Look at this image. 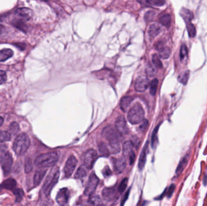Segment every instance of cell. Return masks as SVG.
Returning <instances> with one entry per match:
<instances>
[{
  "label": "cell",
  "instance_id": "obj_1",
  "mask_svg": "<svg viewBox=\"0 0 207 206\" xmlns=\"http://www.w3.org/2000/svg\"><path fill=\"white\" fill-rule=\"evenodd\" d=\"M103 135L108 140L112 154H117L120 152V142L121 134L112 126H107L103 130Z\"/></svg>",
  "mask_w": 207,
  "mask_h": 206
},
{
  "label": "cell",
  "instance_id": "obj_2",
  "mask_svg": "<svg viewBox=\"0 0 207 206\" xmlns=\"http://www.w3.org/2000/svg\"><path fill=\"white\" fill-rule=\"evenodd\" d=\"M59 158L58 152H52L41 155L35 161V164L39 168L53 167Z\"/></svg>",
  "mask_w": 207,
  "mask_h": 206
},
{
  "label": "cell",
  "instance_id": "obj_3",
  "mask_svg": "<svg viewBox=\"0 0 207 206\" xmlns=\"http://www.w3.org/2000/svg\"><path fill=\"white\" fill-rule=\"evenodd\" d=\"M60 175V171L58 167H53L47 177L43 184L42 191L46 196H49L53 187L57 184Z\"/></svg>",
  "mask_w": 207,
  "mask_h": 206
},
{
  "label": "cell",
  "instance_id": "obj_4",
  "mask_svg": "<svg viewBox=\"0 0 207 206\" xmlns=\"http://www.w3.org/2000/svg\"><path fill=\"white\" fill-rule=\"evenodd\" d=\"M30 144V139L25 133L20 134L13 143V149L16 154L23 155L28 150Z\"/></svg>",
  "mask_w": 207,
  "mask_h": 206
},
{
  "label": "cell",
  "instance_id": "obj_5",
  "mask_svg": "<svg viewBox=\"0 0 207 206\" xmlns=\"http://www.w3.org/2000/svg\"><path fill=\"white\" fill-rule=\"evenodd\" d=\"M144 116L145 112L142 106L139 103H136L130 108L127 118L130 123L136 125L143 122Z\"/></svg>",
  "mask_w": 207,
  "mask_h": 206
},
{
  "label": "cell",
  "instance_id": "obj_6",
  "mask_svg": "<svg viewBox=\"0 0 207 206\" xmlns=\"http://www.w3.org/2000/svg\"><path fill=\"white\" fill-rule=\"evenodd\" d=\"M98 158V154L94 149L87 150L82 155V160L83 165L87 169H91L93 168L95 162Z\"/></svg>",
  "mask_w": 207,
  "mask_h": 206
},
{
  "label": "cell",
  "instance_id": "obj_7",
  "mask_svg": "<svg viewBox=\"0 0 207 206\" xmlns=\"http://www.w3.org/2000/svg\"><path fill=\"white\" fill-rule=\"evenodd\" d=\"M99 184V179L95 173L91 174L84 190V195L90 196L95 192Z\"/></svg>",
  "mask_w": 207,
  "mask_h": 206
},
{
  "label": "cell",
  "instance_id": "obj_8",
  "mask_svg": "<svg viewBox=\"0 0 207 206\" xmlns=\"http://www.w3.org/2000/svg\"><path fill=\"white\" fill-rule=\"evenodd\" d=\"M123 154L124 157L127 158L130 164H133L135 160V154L133 151V143L131 141H127L123 144Z\"/></svg>",
  "mask_w": 207,
  "mask_h": 206
},
{
  "label": "cell",
  "instance_id": "obj_9",
  "mask_svg": "<svg viewBox=\"0 0 207 206\" xmlns=\"http://www.w3.org/2000/svg\"><path fill=\"white\" fill-rule=\"evenodd\" d=\"M77 163L78 160L75 156L71 155L69 157L65 165L64 174L65 177L68 178L72 176L77 165Z\"/></svg>",
  "mask_w": 207,
  "mask_h": 206
},
{
  "label": "cell",
  "instance_id": "obj_10",
  "mask_svg": "<svg viewBox=\"0 0 207 206\" xmlns=\"http://www.w3.org/2000/svg\"><path fill=\"white\" fill-rule=\"evenodd\" d=\"M4 175H7L11 170L13 165V159L11 154L7 152L0 161Z\"/></svg>",
  "mask_w": 207,
  "mask_h": 206
},
{
  "label": "cell",
  "instance_id": "obj_11",
  "mask_svg": "<svg viewBox=\"0 0 207 206\" xmlns=\"http://www.w3.org/2000/svg\"><path fill=\"white\" fill-rule=\"evenodd\" d=\"M115 125L116 129L121 135H127L129 133V129L124 116H119L117 118Z\"/></svg>",
  "mask_w": 207,
  "mask_h": 206
},
{
  "label": "cell",
  "instance_id": "obj_12",
  "mask_svg": "<svg viewBox=\"0 0 207 206\" xmlns=\"http://www.w3.org/2000/svg\"><path fill=\"white\" fill-rule=\"evenodd\" d=\"M69 191L67 188H63L59 190L56 198L58 204L60 206H65L67 204L69 200Z\"/></svg>",
  "mask_w": 207,
  "mask_h": 206
},
{
  "label": "cell",
  "instance_id": "obj_13",
  "mask_svg": "<svg viewBox=\"0 0 207 206\" xmlns=\"http://www.w3.org/2000/svg\"><path fill=\"white\" fill-rule=\"evenodd\" d=\"M148 85V79L144 76H141L137 78L134 84V88L138 92H143L147 89Z\"/></svg>",
  "mask_w": 207,
  "mask_h": 206
},
{
  "label": "cell",
  "instance_id": "obj_14",
  "mask_svg": "<svg viewBox=\"0 0 207 206\" xmlns=\"http://www.w3.org/2000/svg\"><path fill=\"white\" fill-rule=\"evenodd\" d=\"M103 199L107 201L111 202L117 198V192L116 188L115 187H106L103 191Z\"/></svg>",
  "mask_w": 207,
  "mask_h": 206
},
{
  "label": "cell",
  "instance_id": "obj_15",
  "mask_svg": "<svg viewBox=\"0 0 207 206\" xmlns=\"http://www.w3.org/2000/svg\"><path fill=\"white\" fill-rule=\"evenodd\" d=\"M156 49L159 52V57L161 58L162 59H168L170 57V54H171L170 49L167 47L164 46L162 42H160L157 43L156 44Z\"/></svg>",
  "mask_w": 207,
  "mask_h": 206
},
{
  "label": "cell",
  "instance_id": "obj_16",
  "mask_svg": "<svg viewBox=\"0 0 207 206\" xmlns=\"http://www.w3.org/2000/svg\"><path fill=\"white\" fill-rule=\"evenodd\" d=\"M126 159L125 157H120L115 159L114 161V170L117 174L122 173L126 167Z\"/></svg>",
  "mask_w": 207,
  "mask_h": 206
},
{
  "label": "cell",
  "instance_id": "obj_17",
  "mask_svg": "<svg viewBox=\"0 0 207 206\" xmlns=\"http://www.w3.org/2000/svg\"><path fill=\"white\" fill-rule=\"evenodd\" d=\"M47 170V168H39L35 172L34 175V185L35 186H38L41 182L43 178L44 177L46 172Z\"/></svg>",
  "mask_w": 207,
  "mask_h": 206
},
{
  "label": "cell",
  "instance_id": "obj_18",
  "mask_svg": "<svg viewBox=\"0 0 207 206\" xmlns=\"http://www.w3.org/2000/svg\"><path fill=\"white\" fill-rule=\"evenodd\" d=\"M16 13L17 14L18 16H20L23 19L29 20L32 18L33 13H32V10L29 8L21 7V8H18L16 10Z\"/></svg>",
  "mask_w": 207,
  "mask_h": 206
},
{
  "label": "cell",
  "instance_id": "obj_19",
  "mask_svg": "<svg viewBox=\"0 0 207 206\" xmlns=\"http://www.w3.org/2000/svg\"><path fill=\"white\" fill-rule=\"evenodd\" d=\"M148 146V143L145 144L141 154L140 155L139 159V163H138V168L140 170H142L145 165L146 160H147V146Z\"/></svg>",
  "mask_w": 207,
  "mask_h": 206
},
{
  "label": "cell",
  "instance_id": "obj_20",
  "mask_svg": "<svg viewBox=\"0 0 207 206\" xmlns=\"http://www.w3.org/2000/svg\"><path fill=\"white\" fill-rule=\"evenodd\" d=\"M142 5L162 6L165 4V0H137Z\"/></svg>",
  "mask_w": 207,
  "mask_h": 206
},
{
  "label": "cell",
  "instance_id": "obj_21",
  "mask_svg": "<svg viewBox=\"0 0 207 206\" xmlns=\"http://www.w3.org/2000/svg\"><path fill=\"white\" fill-rule=\"evenodd\" d=\"M132 101L133 97L131 96H125L121 99L120 102V108L122 111L126 112L127 111Z\"/></svg>",
  "mask_w": 207,
  "mask_h": 206
},
{
  "label": "cell",
  "instance_id": "obj_22",
  "mask_svg": "<svg viewBox=\"0 0 207 206\" xmlns=\"http://www.w3.org/2000/svg\"><path fill=\"white\" fill-rule=\"evenodd\" d=\"M162 28L160 25L157 24H153L150 27L148 30V35L151 38H154L157 36L161 32Z\"/></svg>",
  "mask_w": 207,
  "mask_h": 206
},
{
  "label": "cell",
  "instance_id": "obj_23",
  "mask_svg": "<svg viewBox=\"0 0 207 206\" xmlns=\"http://www.w3.org/2000/svg\"><path fill=\"white\" fill-rule=\"evenodd\" d=\"M16 186V182L13 178H8L4 181L1 185V187L2 188L12 191L15 189Z\"/></svg>",
  "mask_w": 207,
  "mask_h": 206
},
{
  "label": "cell",
  "instance_id": "obj_24",
  "mask_svg": "<svg viewBox=\"0 0 207 206\" xmlns=\"http://www.w3.org/2000/svg\"><path fill=\"white\" fill-rule=\"evenodd\" d=\"M13 52L12 50L5 49L0 50V62H4L13 56Z\"/></svg>",
  "mask_w": 207,
  "mask_h": 206
},
{
  "label": "cell",
  "instance_id": "obj_25",
  "mask_svg": "<svg viewBox=\"0 0 207 206\" xmlns=\"http://www.w3.org/2000/svg\"><path fill=\"white\" fill-rule=\"evenodd\" d=\"M11 24H12V26H14L15 27H16V28L19 29L20 30L26 33L27 30V26H26V24L24 23V22L21 20V19H15L12 20V21L11 22Z\"/></svg>",
  "mask_w": 207,
  "mask_h": 206
},
{
  "label": "cell",
  "instance_id": "obj_26",
  "mask_svg": "<svg viewBox=\"0 0 207 206\" xmlns=\"http://www.w3.org/2000/svg\"><path fill=\"white\" fill-rule=\"evenodd\" d=\"M181 16L185 23L192 21L193 18V14L190 11L185 8H182L181 11Z\"/></svg>",
  "mask_w": 207,
  "mask_h": 206
},
{
  "label": "cell",
  "instance_id": "obj_27",
  "mask_svg": "<svg viewBox=\"0 0 207 206\" xmlns=\"http://www.w3.org/2000/svg\"><path fill=\"white\" fill-rule=\"evenodd\" d=\"M171 16L169 14H164L161 15L159 18V23L162 25V26L169 28L170 26L171 25Z\"/></svg>",
  "mask_w": 207,
  "mask_h": 206
},
{
  "label": "cell",
  "instance_id": "obj_28",
  "mask_svg": "<svg viewBox=\"0 0 207 206\" xmlns=\"http://www.w3.org/2000/svg\"><path fill=\"white\" fill-rule=\"evenodd\" d=\"M188 158L187 156H185L184 157H183L182 158L180 163H179L178 167H177V169H176V175H179L183 171V170L184 169V168H185V166H187V163H188Z\"/></svg>",
  "mask_w": 207,
  "mask_h": 206
},
{
  "label": "cell",
  "instance_id": "obj_29",
  "mask_svg": "<svg viewBox=\"0 0 207 206\" xmlns=\"http://www.w3.org/2000/svg\"><path fill=\"white\" fill-rule=\"evenodd\" d=\"M189 77H190V71L188 70H187L182 72L178 77V79L181 84H183V85H186L189 79Z\"/></svg>",
  "mask_w": 207,
  "mask_h": 206
},
{
  "label": "cell",
  "instance_id": "obj_30",
  "mask_svg": "<svg viewBox=\"0 0 207 206\" xmlns=\"http://www.w3.org/2000/svg\"><path fill=\"white\" fill-rule=\"evenodd\" d=\"M185 23L189 36L190 38H194L196 35V30L195 26L192 23V21H189Z\"/></svg>",
  "mask_w": 207,
  "mask_h": 206
},
{
  "label": "cell",
  "instance_id": "obj_31",
  "mask_svg": "<svg viewBox=\"0 0 207 206\" xmlns=\"http://www.w3.org/2000/svg\"><path fill=\"white\" fill-rule=\"evenodd\" d=\"M87 175V172L86 170V167L83 165L80 168H78L76 174H75V178L76 179H81Z\"/></svg>",
  "mask_w": 207,
  "mask_h": 206
},
{
  "label": "cell",
  "instance_id": "obj_32",
  "mask_svg": "<svg viewBox=\"0 0 207 206\" xmlns=\"http://www.w3.org/2000/svg\"><path fill=\"white\" fill-rule=\"evenodd\" d=\"M13 193L16 196L15 202L16 203L21 202L24 195L23 191L21 189H15L13 190Z\"/></svg>",
  "mask_w": 207,
  "mask_h": 206
},
{
  "label": "cell",
  "instance_id": "obj_33",
  "mask_svg": "<svg viewBox=\"0 0 207 206\" xmlns=\"http://www.w3.org/2000/svg\"><path fill=\"white\" fill-rule=\"evenodd\" d=\"M11 139L10 132L0 130V143L9 141Z\"/></svg>",
  "mask_w": 207,
  "mask_h": 206
},
{
  "label": "cell",
  "instance_id": "obj_34",
  "mask_svg": "<svg viewBox=\"0 0 207 206\" xmlns=\"http://www.w3.org/2000/svg\"><path fill=\"white\" fill-rule=\"evenodd\" d=\"M99 147V152L102 156L103 157H108L110 153H109V150L108 149L107 146L103 143H101L98 145Z\"/></svg>",
  "mask_w": 207,
  "mask_h": 206
},
{
  "label": "cell",
  "instance_id": "obj_35",
  "mask_svg": "<svg viewBox=\"0 0 207 206\" xmlns=\"http://www.w3.org/2000/svg\"><path fill=\"white\" fill-rule=\"evenodd\" d=\"M157 85H158V80L157 79H154L150 84V92L151 95L155 96L157 89Z\"/></svg>",
  "mask_w": 207,
  "mask_h": 206
},
{
  "label": "cell",
  "instance_id": "obj_36",
  "mask_svg": "<svg viewBox=\"0 0 207 206\" xmlns=\"http://www.w3.org/2000/svg\"><path fill=\"white\" fill-rule=\"evenodd\" d=\"M20 131V126L17 122H12L9 127V132L11 134L16 135Z\"/></svg>",
  "mask_w": 207,
  "mask_h": 206
},
{
  "label": "cell",
  "instance_id": "obj_37",
  "mask_svg": "<svg viewBox=\"0 0 207 206\" xmlns=\"http://www.w3.org/2000/svg\"><path fill=\"white\" fill-rule=\"evenodd\" d=\"M159 127H160V125H158L153 130V132L152 133V146L153 148H155L156 145V143L157 141V132H158Z\"/></svg>",
  "mask_w": 207,
  "mask_h": 206
},
{
  "label": "cell",
  "instance_id": "obj_38",
  "mask_svg": "<svg viewBox=\"0 0 207 206\" xmlns=\"http://www.w3.org/2000/svg\"><path fill=\"white\" fill-rule=\"evenodd\" d=\"M152 61H153V64L155 65L156 67L157 68H162L163 67V65H162V62L161 61L159 56L157 55V54H153V56H152Z\"/></svg>",
  "mask_w": 207,
  "mask_h": 206
},
{
  "label": "cell",
  "instance_id": "obj_39",
  "mask_svg": "<svg viewBox=\"0 0 207 206\" xmlns=\"http://www.w3.org/2000/svg\"><path fill=\"white\" fill-rule=\"evenodd\" d=\"M89 202L92 205H100L101 204V200L98 195L91 196Z\"/></svg>",
  "mask_w": 207,
  "mask_h": 206
},
{
  "label": "cell",
  "instance_id": "obj_40",
  "mask_svg": "<svg viewBox=\"0 0 207 206\" xmlns=\"http://www.w3.org/2000/svg\"><path fill=\"white\" fill-rule=\"evenodd\" d=\"M188 48L185 44H182L180 50V59L182 61L188 55Z\"/></svg>",
  "mask_w": 207,
  "mask_h": 206
},
{
  "label": "cell",
  "instance_id": "obj_41",
  "mask_svg": "<svg viewBox=\"0 0 207 206\" xmlns=\"http://www.w3.org/2000/svg\"><path fill=\"white\" fill-rule=\"evenodd\" d=\"M33 164L32 162V160L28 158L26 161V163H25V172L26 173H29L30 172L32 169H33Z\"/></svg>",
  "mask_w": 207,
  "mask_h": 206
},
{
  "label": "cell",
  "instance_id": "obj_42",
  "mask_svg": "<svg viewBox=\"0 0 207 206\" xmlns=\"http://www.w3.org/2000/svg\"><path fill=\"white\" fill-rule=\"evenodd\" d=\"M127 183H128V179L127 178H125L124 179H123L121 182L120 183L119 187H118V191L120 193H122L123 192H124L125 189H126L127 186Z\"/></svg>",
  "mask_w": 207,
  "mask_h": 206
},
{
  "label": "cell",
  "instance_id": "obj_43",
  "mask_svg": "<svg viewBox=\"0 0 207 206\" xmlns=\"http://www.w3.org/2000/svg\"><path fill=\"white\" fill-rule=\"evenodd\" d=\"M155 13L153 11H149L148 12L145 13V19L146 21L147 22H150V21H152L155 16Z\"/></svg>",
  "mask_w": 207,
  "mask_h": 206
},
{
  "label": "cell",
  "instance_id": "obj_44",
  "mask_svg": "<svg viewBox=\"0 0 207 206\" xmlns=\"http://www.w3.org/2000/svg\"><path fill=\"white\" fill-rule=\"evenodd\" d=\"M7 152V147L6 145H0V161Z\"/></svg>",
  "mask_w": 207,
  "mask_h": 206
},
{
  "label": "cell",
  "instance_id": "obj_45",
  "mask_svg": "<svg viewBox=\"0 0 207 206\" xmlns=\"http://www.w3.org/2000/svg\"><path fill=\"white\" fill-rule=\"evenodd\" d=\"M148 120H147L145 119H143V123L140 125V127L139 128V131L141 132H144L146 131V130H147V128H148Z\"/></svg>",
  "mask_w": 207,
  "mask_h": 206
},
{
  "label": "cell",
  "instance_id": "obj_46",
  "mask_svg": "<svg viewBox=\"0 0 207 206\" xmlns=\"http://www.w3.org/2000/svg\"><path fill=\"white\" fill-rule=\"evenodd\" d=\"M7 80V75L4 71L0 70V85L3 84Z\"/></svg>",
  "mask_w": 207,
  "mask_h": 206
},
{
  "label": "cell",
  "instance_id": "obj_47",
  "mask_svg": "<svg viewBox=\"0 0 207 206\" xmlns=\"http://www.w3.org/2000/svg\"><path fill=\"white\" fill-rule=\"evenodd\" d=\"M175 188H176V185L174 184H172L169 187L167 193V196L168 198H170L172 196L173 194L174 193V191L175 190Z\"/></svg>",
  "mask_w": 207,
  "mask_h": 206
},
{
  "label": "cell",
  "instance_id": "obj_48",
  "mask_svg": "<svg viewBox=\"0 0 207 206\" xmlns=\"http://www.w3.org/2000/svg\"><path fill=\"white\" fill-rule=\"evenodd\" d=\"M147 74L149 76H150V77L153 76L155 75V69L152 66H149L147 68Z\"/></svg>",
  "mask_w": 207,
  "mask_h": 206
},
{
  "label": "cell",
  "instance_id": "obj_49",
  "mask_svg": "<svg viewBox=\"0 0 207 206\" xmlns=\"http://www.w3.org/2000/svg\"><path fill=\"white\" fill-rule=\"evenodd\" d=\"M112 174L110 169L108 166H105V168L103 169V175L105 177H109L110 175H111Z\"/></svg>",
  "mask_w": 207,
  "mask_h": 206
},
{
  "label": "cell",
  "instance_id": "obj_50",
  "mask_svg": "<svg viewBox=\"0 0 207 206\" xmlns=\"http://www.w3.org/2000/svg\"><path fill=\"white\" fill-rule=\"evenodd\" d=\"M130 189H129V191L127 192V193H126V194L124 195V196L123 197V199H122V202H121V206L124 205V204H125L126 201H127V200L128 199V198H129V195L130 194Z\"/></svg>",
  "mask_w": 207,
  "mask_h": 206
},
{
  "label": "cell",
  "instance_id": "obj_51",
  "mask_svg": "<svg viewBox=\"0 0 207 206\" xmlns=\"http://www.w3.org/2000/svg\"><path fill=\"white\" fill-rule=\"evenodd\" d=\"M4 31H5V27L2 25L0 24V35L3 34L4 33Z\"/></svg>",
  "mask_w": 207,
  "mask_h": 206
},
{
  "label": "cell",
  "instance_id": "obj_52",
  "mask_svg": "<svg viewBox=\"0 0 207 206\" xmlns=\"http://www.w3.org/2000/svg\"><path fill=\"white\" fill-rule=\"evenodd\" d=\"M203 182H204V184L205 186H206L207 184V175H205L204 177V180H203Z\"/></svg>",
  "mask_w": 207,
  "mask_h": 206
},
{
  "label": "cell",
  "instance_id": "obj_53",
  "mask_svg": "<svg viewBox=\"0 0 207 206\" xmlns=\"http://www.w3.org/2000/svg\"><path fill=\"white\" fill-rule=\"evenodd\" d=\"M3 122H4V119L2 117L0 116V127L3 124Z\"/></svg>",
  "mask_w": 207,
  "mask_h": 206
}]
</instances>
